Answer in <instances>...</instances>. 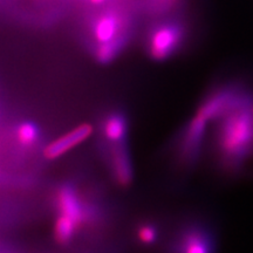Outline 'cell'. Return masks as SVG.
Listing matches in <instances>:
<instances>
[{
  "label": "cell",
  "instance_id": "obj_6",
  "mask_svg": "<svg viewBox=\"0 0 253 253\" xmlns=\"http://www.w3.org/2000/svg\"><path fill=\"white\" fill-rule=\"evenodd\" d=\"M91 134H93V126L89 123H82L77 128L69 130L67 134L60 136L59 138L50 142L43 149V157L49 161L56 160V158L68 153L73 148L78 147L79 144L87 141Z\"/></svg>",
  "mask_w": 253,
  "mask_h": 253
},
{
  "label": "cell",
  "instance_id": "obj_13",
  "mask_svg": "<svg viewBox=\"0 0 253 253\" xmlns=\"http://www.w3.org/2000/svg\"><path fill=\"white\" fill-rule=\"evenodd\" d=\"M79 225L74 220L63 214H58L54 224V236L60 244H67L74 237Z\"/></svg>",
  "mask_w": 253,
  "mask_h": 253
},
{
  "label": "cell",
  "instance_id": "obj_10",
  "mask_svg": "<svg viewBox=\"0 0 253 253\" xmlns=\"http://www.w3.org/2000/svg\"><path fill=\"white\" fill-rule=\"evenodd\" d=\"M119 18L114 14H106L96 21L93 28V36L97 43H104L112 41L120 36Z\"/></svg>",
  "mask_w": 253,
  "mask_h": 253
},
{
  "label": "cell",
  "instance_id": "obj_3",
  "mask_svg": "<svg viewBox=\"0 0 253 253\" xmlns=\"http://www.w3.org/2000/svg\"><path fill=\"white\" fill-rule=\"evenodd\" d=\"M208 125L195 114L182 129L177 142V154L184 167L191 168L198 162L207 140Z\"/></svg>",
  "mask_w": 253,
  "mask_h": 253
},
{
  "label": "cell",
  "instance_id": "obj_7",
  "mask_svg": "<svg viewBox=\"0 0 253 253\" xmlns=\"http://www.w3.org/2000/svg\"><path fill=\"white\" fill-rule=\"evenodd\" d=\"M55 204L58 214L69 217L79 226L86 220L87 213L84 202L72 185L65 184L56 190Z\"/></svg>",
  "mask_w": 253,
  "mask_h": 253
},
{
  "label": "cell",
  "instance_id": "obj_8",
  "mask_svg": "<svg viewBox=\"0 0 253 253\" xmlns=\"http://www.w3.org/2000/svg\"><path fill=\"white\" fill-rule=\"evenodd\" d=\"M110 169L116 184L126 188L132 182V166L128 148L123 143L113 144L110 149Z\"/></svg>",
  "mask_w": 253,
  "mask_h": 253
},
{
  "label": "cell",
  "instance_id": "obj_12",
  "mask_svg": "<svg viewBox=\"0 0 253 253\" xmlns=\"http://www.w3.org/2000/svg\"><path fill=\"white\" fill-rule=\"evenodd\" d=\"M40 138V131L34 122L23 121L15 129V140L19 145L24 148H32L38 143Z\"/></svg>",
  "mask_w": 253,
  "mask_h": 253
},
{
  "label": "cell",
  "instance_id": "obj_2",
  "mask_svg": "<svg viewBox=\"0 0 253 253\" xmlns=\"http://www.w3.org/2000/svg\"><path fill=\"white\" fill-rule=\"evenodd\" d=\"M253 84L243 77L225 79L210 88L199 102L196 115L214 123L240 110L252 109Z\"/></svg>",
  "mask_w": 253,
  "mask_h": 253
},
{
  "label": "cell",
  "instance_id": "obj_4",
  "mask_svg": "<svg viewBox=\"0 0 253 253\" xmlns=\"http://www.w3.org/2000/svg\"><path fill=\"white\" fill-rule=\"evenodd\" d=\"M185 38L184 27L178 24H166L157 27L149 38L148 49L151 59L164 61L178 52Z\"/></svg>",
  "mask_w": 253,
  "mask_h": 253
},
{
  "label": "cell",
  "instance_id": "obj_5",
  "mask_svg": "<svg viewBox=\"0 0 253 253\" xmlns=\"http://www.w3.org/2000/svg\"><path fill=\"white\" fill-rule=\"evenodd\" d=\"M179 253H214L212 230L202 221H192L182 230L178 239Z\"/></svg>",
  "mask_w": 253,
  "mask_h": 253
},
{
  "label": "cell",
  "instance_id": "obj_14",
  "mask_svg": "<svg viewBox=\"0 0 253 253\" xmlns=\"http://www.w3.org/2000/svg\"><path fill=\"white\" fill-rule=\"evenodd\" d=\"M137 236L138 239H140L143 244H153L157 238L156 227L151 225V224H143V225H141L140 229H138Z\"/></svg>",
  "mask_w": 253,
  "mask_h": 253
},
{
  "label": "cell",
  "instance_id": "obj_1",
  "mask_svg": "<svg viewBox=\"0 0 253 253\" xmlns=\"http://www.w3.org/2000/svg\"><path fill=\"white\" fill-rule=\"evenodd\" d=\"M212 154L218 170L229 177L242 176L253 162V112L240 110L214 122Z\"/></svg>",
  "mask_w": 253,
  "mask_h": 253
},
{
  "label": "cell",
  "instance_id": "obj_9",
  "mask_svg": "<svg viewBox=\"0 0 253 253\" xmlns=\"http://www.w3.org/2000/svg\"><path fill=\"white\" fill-rule=\"evenodd\" d=\"M128 132L126 116L120 112H113L106 116L102 122V135L104 141L112 144L123 143Z\"/></svg>",
  "mask_w": 253,
  "mask_h": 253
},
{
  "label": "cell",
  "instance_id": "obj_15",
  "mask_svg": "<svg viewBox=\"0 0 253 253\" xmlns=\"http://www.w3.org/2000/svg\"><path fill=\"white\" fill-rule=\"evenodd\" d=\"M93 2H96V4H99V2H102L103 0H91Z\"/></svg>",
  "mask_w": 253,
  "mask_h": 253
},
{
  "label": "cell",
  "instance_id": "obj_16",
  "mask_svg": "<svg viewBox=\"0 0 253 253\" xmlns=\"http://www.w3.org/2000/svg\"><path fill=\"white\" fill-rule=\"evenodd\" d=\"M252 112H253V107H252Z\"/></svg>",
  "mask_w": 253,
  "mask_h": 253
},
{
  "label": "cell",
  "instance_id": "obj_11",
  "mask_svg": "<svg viewBox=\"0 0 253 253\" xmlns=\"http://www.w3.org/2000/svg\"><path fill=\"white\" fill-rule=\"evenodd\" d=\"M123 46H125V37L122 36H119L114 40L108 41V42L97 43V47L95 48L94 52L95 59L102 65L112 62L121 52Z\"/></svg>",
  "mask_w": 253,
  "mask_h": 253
}]
</instances>
